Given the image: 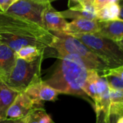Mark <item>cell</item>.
Wrapping results in <instances>:
<instances>
[{"label": "cell", "mask_w": 123, "mask_h": 123, "mask_svg": "<svg viewBox=\"0 0 123 123\" xmlns=\"http://www.w3.org/2000/svg\"><path fill=\"white\" fill-rule=\"evenodd\" d=\"M54 34L26 18L0 10V43L9 46L15 52L28 45L46 49Z\"/></svg>", "instance_id": "6da1fadb"}, {"label": "cell", "mask_w": 123, "mask_h": 123, "mask_svg": "<svg viewBox=\"0 0 123 123\" xmlns=\"http://www.w3.org/2000/svg\"><path fill=\"white\" fill-rule=\"evenodd\" d=\"M56 57L58 62L52 73L43 80L59 93L81 97L93 107V101L83 89L90 70L83 61L78 56L72 54H57Z\"/></svg>", "instance_id": "7a4b0ae2"}, {"label": "cell", "mask_w": 123, "mask_h": 123, "mask_svg": "<svg viewBox=\"0 0 123 123\" xmlns=\"http://www.w3.org/2000/svg\"><path fill=\"white\" fill-rule=\"evenodd\" d=\"M53 34L54 38L49 47L55 49L57 54L77 55L83 61L88 70H94L100 75L109 69L103 59L77 38L62 32H53Z\"/></svg>", "instance_id": "3957f363"}, {"label": "cell", "mask_w": 123, "mask_h": 123, "mask_svg": "<svg viewBox=\"0 0 123 123\" xmlns=\"http://www.w3.org/2000/svg\"><path fill=\"white\" fill-rule=\"evenodd\" d=\"M88 47L103 59L109 69L123 65V50L115 41L97 33L71 35Z\"/></svg>", "instance_id": "277c9868"}, {"label": "cell", "mask_w": 123, "mask_h": 123, "mask_svg": "<svg viewBox=\"0 0 123 123\" xmlns=\"http://www.w3.org/2000/svg\"><path fill=\"white\" fill-rule=\"evenodd\" d=\"M43 56L28 62L16 56L13 68L9 75L2 80L7 86L18 91H25L31 85L41 78V70Z\"/></svg>", "instance_id": "5b68a950"}, {"label": "cell", "mask_w": 123, "mask_h": 123, "mask_svg": "<svg viewBox=\"0 0 123 123\" xmlns=\"http://www.w3.org/2000/svg\"><path fill=\"white\" fill-rule=\"evenodd\" d=\"M46 5L34 0H18L10 7L7 12L26 18L45 28L42 15Z\"/></svg>", "instance_id": "8992f818"}, {"label": "cell", "mask_w": 123, "mask_h": 123, "mask_svg": "<svg viewBox=\"0 0 123 123\" xmlns=\"http://www.w3.org/2000/svg\"><path fill=\"white\" fill-rule=\"evenodd\" d=\"M25 92L33 101L35 107H43V101H55L59 93L46 84L42 78L31 85Z\"/></svg>", "instance_id": "52a82bcc"}, {"label": "cell", "mask_w": 123, "mask_h": 123, "mask_svg": "<svg viewBox=\"0 0 123 123\" xmlns=\"http://www.w3.org/2000/svg\"><path fill=\"white\" fill-rule=\"evenodd\" d=\"M42 20L45 28L53 32L65 33L68 23L60 12L56 11L51 3L46 5L42 15Z\"/></svg>", "instance_id": "ba28073f"}, {"label": "cell", "mask_w": 123, "mask_h": 123, "mask_svg": "<svg viewBox=\"0 0 123 123\" xmlns=\"http://www.w3.org/2000/svg\"><path fill=\"white\" fill-rule=\"evenodd\" d=\"M36 108L31 98L25 91L20 92L7 110V118H22L29 114Z\"/></svg>", "instance_id": "9c48e42d"}, {"label": "cell", "mask_w": 123, "mask_h": 123, "mask_svg": "<svg viewBox=\"0 0 123 123\" xmlns=\"http://www.w3.org/2000/svg\"><path fill=\"white\" fill-rule=\"evenodd\" d=\"M95 33L117 41L123 38V20L120 19L98 20V31Z\"/></svg>", "instance_id": "30bf717a"}, {"label": "cell", "mask_w": 123, "mask_h": 123, "mask_svg": "<svg viewBox=\"0 0 123 123\" xmlns=\"http://www.w3.org/2000/svg\"><path fill=\"white\" fill-rule=\"evenodd\" d=\"M98 31V20L96 19L90 20L86 18L74 19L68 23L65 33L69 35L95 33Z\"/></svg>", "instance_id": "8fae6325"}, {"label": "cell", "mask_w": 123, "mask_h": 123, "mask_svg": "<svg viewBox=\"0 0 123 123\" xmlns=\"http://www.w3.org/2000/svg\"><path fill=\"white\" fill-rule=\"evenodd\" d=\"M16 60L15 51L5 43H0V80L10 73Z\"/></svg>", "instance_id": "7c38bea8"}, {"label": "cell", "mask_w": 123, "mask_h": 123, "mask_svg": "<svg viewBox=\"0 0 123 123\" xmlns=\"http://www.w3.org/2000/svg\"><path fill=\"white\" fill-rule=\"evenodd\" d=\"M19 93L0 80V116L2 119L7 118V110Z\"/></svg>", "instance_id": "4fadbf2b"}, {"label": "cell", "mask_w": 123, "mask_h": 123, "mask_svg": "<svg viewBox=\"0 0 123 123\" xmlns=\"http://www.w3.org/2000/svg\"><path fill=\"white\" fill-rule=\"evenodd\" d=\"M119 6L117 2H110L96 11V20L99 21L119 19Z\"/></svg>", "instance_id": "5bb4252c"}, {"label": "cell", "mask_w": 123, "mask_h": 123, "mask_svg": "<svg viewBox=\"0 0 123 123\" xmlns=\"http://www.w3.org/2000/svg\"><path fill=\"white\" fill-rule=\"evenodd\" d=\"M44 51L45 49L38 47L37 46L28 45L21 47L15 52V54L17 57L21 58L28 62H32L43 56Z\"/></svg>", "instance_id": "9a60e30c"}, {"label": "cell", "mask_w": 123, "mask_h": 123, "mask_svg": "<svg viewBox=\"0 0 123 123\" xmlns=\"http://www.w3.org/2000/svg\"><path fill=\"white\" fill-rule=\"evenodd\" d=\"M27 123H54V122L43 107H36L29 113Z\"/></svg>", "instance_id": "2e32d148"}, {"label": "cell", "mask_w": 123, "mask_h": 123, "mask_svg": "<svg viewBox=\"0 0 123 123\" xmlns=\"http://www.w3.org/2000/svg\"><path fill=\"white\" fill-rule=\"evenodd\" d=\"M60 13L65 19L66 18H72L73 20L78 19V18H86L90 20L96 19V14L79 8H75L73 7H70L67 10L60 12Z\"/></svg>", "instance_id": "e0dca14e"}, {"label": "cell", "mask_w": 123, "mask_h": 123, "mask_svg": "<svg viewBox=\"0 0 123 123\" xmlns=\"http://www.w3.org/2000/svg\"><path fill=\"white\" fill-rule=\"evenodd\" d=\"M107 82V84L111 89L123 91V79L119 78V76L111 74L109 72H106L103 75H101Z\"/></svg>", "instance_id": "ac0fdd59"}, {"label": "cell", "mask_w": 123, "mask_h": 123, "mask_svg": "<svg viewBox=\"0 0 123 123\" xmlns=\"http://www.w3.org/2000/svg\"><path fill=\"white\" fill-rule=\"evenodd\" d=\"M28 117V115L22 118H17V119L6 118V119L0 120V123H27Z\"/></svg>", "instance_id": "d6986e66"}, {"label": "cell", "mask_w": 123, "mask_h": 123, "mask_svg": "<svg viewBox=\"0 0 123 123\" xmlns=\"http://www.w3.org/2000/svg\"><path fill=\"white\" fill-rule=\"evenodd\" d=\"M18 0H0V10L7 12L11 5L15 3Z\"/></svg>", "instance_id": "ffe728a7"}, {"label": "cell", "mask_w": 123, "mask_h": 123, "mask_svg": "<svg viewBox=\"0 0 123 123\" xmlns=\"http://www.w3.org/2000/svg\"><path fill=\"white\" fill-rule=\"evenodd\" d=\"M107 72H109V73H110L111 74L116 75H117L119 78H121L123 79V65L119 66V67L116 68L109 69L107 70Z\"/></svg>", "instance_id": "44dd1931"}, {"label": "cell", "mask_w": 123, "mask_h": 123, "mask_svg": "<svg viewBox=\"0 0 123 123\" xmlns=\"http://www.w3.org/2000/svg\"><path fill=\"white\" fill-rule=\"evenodd\" d=\"M109 3L108 0H94L93 1V6L96 9V10H98L101 8H102L104 5Z\"/></svg>", "instance_id": "7402d4cb"}, {"label": "cell", "mask_w": 123, "mask_h": 123, "mask_svg": "<svg viewBox=\"0 0 123 123\" xmlns=\"http://www.w3.org/2000/svg\"><path fill=\"white\" fill-rule=\"evenodd\" d=\"M119 6V19L123 20V0H119L117 2Z\"/></svg>", "instance_id": "603a6c76"}, {"label": "cell", "mask_w": 123, "mask_h": 123, "mask_svg": "<svg viewBox=\"0 0 123 123\" xmlns=\"http://www.w3.org/2000/svg\"><path fill=\"white\" fill-rule=\"evenodd\" d=\"M34 1L41 2V3H44V4H48V3H51L54 1H56V0H34Z\"/></svg>", "instance_id": "cb8c5ba5"}, {"label": "cell", "mask_w": 123, "mask_h": 123, "mask_svg": "<svg viewBox=\"0 0 123 123\" xmlns=\"http://www.w3.org/2000/svg\"><path fill=\"white\" fill-rule=\"evenodd\" d=\"M116 42H117V43L119 46V47L123 50V38H120L119 40L117 41Z\"/></svg>", "instance_id": "d4e9b609"}, {"label": "cell", "mask_w": 123, "mask_h": 123, "mask_svg": "<svg viewBox=\"0 0 123 123\" xmlns=\"http://www.w3.org/2000/svg\"><path fill=\"white\" fill-rule=\"evenodd\" d=\"M116 123H123V116H121L120 117H119Z\"/></svg>", "instance_id": "484cf974"}, {"label": "cell", "mask_w": 123, "mask_h": 123, "mask_svg": "<svg viewBox=\"0 0 123 123\" xmlns=\"http://www.w3.org/2000/svg\"><path fill=\"white\" fill-rule=\"evenodd\" d=\"M109 1V3H110V2H117L119 0H108Z\"/></svg>", "instance_id": "4316f807"}, {"label": "cell", "mask_w": 123, "mask_h": 123, "mask_svg": "<svg viewBox=\"0 0 123 123\" xmlns=\"http://www.w3.org/2000/svg\"><path fill=\"white\" fill-rule=\"evenodd\" d=\"M2 119V118H1V116H0V120H1Z\"/></svg>", "instance_id": "83f0119b"}]
</instances>
